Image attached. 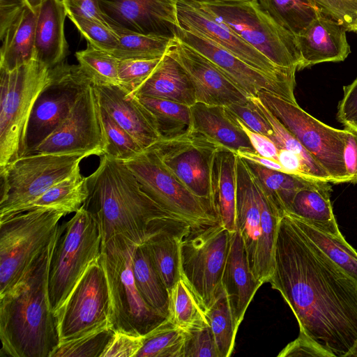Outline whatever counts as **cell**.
<instances>
[{
  "label": "cell",
  "instance_id": "cell-2",
  "mask_svg": "<svg viewBox=\"0 0 357 357\" xmlns=\"http://www.w3.org/2000/svg\"><path fill=\"white\" fill-rule=\"evenodd\" d=\"M87 185L83 206L96 219L102 243L119 235L142 245L159 230L190 226L147 195L123 161L102 155Z\"/></svg>",
  "mask_w": 357,
  "mask_h": 357
},
{
  "label": "cell",
  "instance_id": "cell-40",
  "mask_svg": "<svg viewBox=\"0 0 357 357\" xmlns=\"http://www.w3.org/2000/svg\"><path fill=\"white\" fill-rule=\"evenodd\" d=\"M119 37L117 48L111 54L116 59L161 58L172 46L174 39L132 33H116Z\"/></svg>",
  "mask_w": 357,
  "mask_h": 357
},
{
  "label": "cell",
  "instance_id": "cell-51",
  "mask_svg": "<svg viewBox=\"0 0 357 357\" xmlns=\"http://www.w3.org/2000/svg\"><path fill=\"white\" fill-rule=\"evenodd\" d=\"M144 335L114 331L101 357H136L143 344Z\"/></svg>",
  "mask_w": 357,
  "mask_h": 357
},
{
  "label": "cell",
  "instance_id": "cell-6",
  "mask_svg": "<svg viewBox=\"0 0 357 357\" xmlns=\"http://www.w3.org/2000/svg\"><path fill=\"white\" fill-rule=\"evenodd\" d=\"M188 1L228 26L277 66L298 70L301 56L296 36L277 24L258 0Z\"/></svg>",
  "mask_w": 357,
  "mask_h": 357
},
{
  "label": "cell",
  "instance_id": "cell-41",
  "mask_svg": "<svg viewBox=\"0 0 357 357\" xmlns=\"http://www.w3.org/2000/svg\"><path fill=\"white\" fill-rule=\"evenodd\" d=\"M204 313L220 357H229L234 350L237 331L225 290Z\"/></svg>",
  "mask_w": 357,
  "mask_h": 357
},
{
  "label": "cell",
  "instance_id": "cell-56",
  "mask_svg": "<svg viewBox=\"0 0 357 357\" xmlns=\"http://www.w3.org/2000/svg\"><path fill=\"white\" fill-rule=\"evenodd\" d=\"M349 135L344 150V162L349 183H357V129L344 127Z\"/></svg>",
  "mask_w": 357,
  "mask_h": 357
},
{
  "label": "cell",
  "instance_id": "cell-29",
  "mask_svg": "<svg viewBox=\"0 0 357 357\" xmlns=\"http://www.w3.org/2000/svg\"><path fill=\"white\" fill-rule=\"evenodd\" d=\"M37 12L26 5L0 36V68L12 71L35 59Z\"/></svg>",
  "mask_w": 357,
  "mask_h": 357
},
{
  "label": "cell",
  "instance_id": "cell-48",
  "mask_svg": "<svg viewBox=\"0 0 357 357\" xmlns=\"http://www.w3.org/2000/svg\"><path fill=\"white\" fill-rule=\"evenodd\" d=\"M184 357H220L208 323L186 331Z\"/></svg>",
  "mask_w": 357,
  "mask_h": 357
},
{
  "label": "cell",
  "instance_id": "cell-17",
  "mask_svg": "<svg viewBox=\"0 0 357 357\" xmlns=\"http://www.w3.org/2000/svg\"><path fill=\"white\" fill-rule=\"evenodd\" d=\"M100 107L93 84L81 94L65 121L29 154L104 155Z\"/></svg>",
  "mask_w": 357,
  "mask_h": 357
},
{
  "label": "cell",
  "instance_id": "cell-35",
  "mask_svg": "<svg viewBox=\"0 0 357 357\" xmlns=\"http://www.w3.org/2000/svg\"><path fill=\"white\" fill-rule=\"evenodd\" d=\"M280 26L295 36L302 33L321 14L313 0H258Z\"/></svg>",
  "mask_w": 357,
  "mask_h": 357
},
{
  "label": "cell",
  "instance_id": "cell-60",
  "mask_svg": "<svg viewBox=\"0 0 357 357\" xmlns=\"http://www.w3.org/2000/svg\"><path fill=\"white\" fill-rule=\"evenodd\" d=\"M347 357H357V340L351 350V351L347 355Z\"/></svg>",
  "mask_w": 357,
  "mask_h": 357
},
{
  "label": "cell",
  "instance_id": "cell-39",
  "mask_svg": "<svg viewBox=\"0 0 357 357\" xmlns=\"http://www.w3.org/2000/svg\"><path fill=\"white\" fill-rule=\"evenodd\" d=\"M168 319L185 331L208 324L203 309L182 278L169 291Z\"/></svg>",
  "mask_w": 357,
  "mask_h": 357
},
{
  "label": "cell",
  "instance_id": "cell-31",
  "mask_svg": "<svg viewBox=\"0 0 357 357\" xmlns=\"http://www.w3.org/2000/svg\"><path fill=\"white\" fill-rule=\"evenodd\" d=\"M190 227H169L159 230L142 243L169 290L180 280L181 245Z\"/></svg>",
  "mask_w": 357,
  "mask_h": 357
},
{
  "label": "cell",
  "instance_id": "cell-32",
  "mask_svg": "<svg viewBox=\"0 0 357 357\" xmlns=\"http://www.w3.org/2000/svg\"><path fill=\"white\" fill-rule=\"evenodd\" d=\"M88 195L87 177L81 174L79 167L69 176L55 183L37 199L16 209L7 217L36 209L57 211L66 215L78 211Z\"/></svg>",
  "mask_w": 357,
  "mask_h": 357
},
{
  "label": "cell",
  "instance_id": "cell-25",
  "mask_svg": "<svg viewBox=\"0 0 357 357\" xmlns=\"http://www.w3.org/2000/svg\"><path fill=\"white\" fill-rule=\"evenodd\" d=\"M66 16L61 0H43L37 10L35 59L47 68L63 62L67 54L64 36Z\"/></svg>",
  "mask_w": 357,
  "mask_h": 357
},
{
  "label": "cell",
  "instance_id": "cell-3",
  "mask_svg": "<svg viewBox=\"0 0 357 357\" xmlns=\"http://www.w3.org/2000/svg\"><path fill=\"white\" fill-rule=\"evenodd\" d=\"M58 236L59 227L23 278L0 296V339L6 356L50 357L59 343L48 294L50 265Z\"/></svg>",
  "mask_w": 357,
  "mask_h": 357
},
{
  "label": "cell",
  "instance_id": "cell-55",
  "mask_svg": "<svg viewBox=\"0 0 357 357\" xmlns=\"http://www.w3.org/2000/svg\"><path fill=\"white\" fill-rule=\"evenodd\" d=\"M235 119L249 138L255 151L265 158L278 161V147L276 144L268 137L250 130L238 119Z\"/></svg>",
  "mask_w": 357,
  "mask_h": 357
},
{
  "label": "cell",
  "instance_id": "cell-20",
  "mask_svg": "<svg viewBox=\"0 0 357 357\" xmlns=\"http://www.w3.org/2000/svg\"><path fill=\"white\" fill-rule=\"evenodd\" d=\"M175 38L191 47L209 59L248 98L267 91L291 102L296 83L271 77L250 66L241 59L197 34L178 27Z\"/></svg>",
  "mask_w": 357,
  "mask_h": 357
},
{
  "label": "cell",
  "instance_id": "cell-5",
  "mask_svg": "<svg viewBox=\"0 0 357 357\" xmlns=\"http://www.w3.org/2000/svg\"><path fill=\"white\" fill-rule=\"evenodd\" d=\"M136 245L124 236H114L102 243L100 259L109 294L112 328L144 335L167 318L150 308L136 286L132 269Z\"/></svg>",
  "mask_w": 357,
  "mask_h": 357
},
{
  "label": "cell",
  "instance_id": "cell-53",
  "mask_svg": "<svg viewBox=\"0 0 357 357\" xmlns=\"http://www.w3.org/2000/svg\"><path fill=\"white\" fill-rule=\"evenodd\" d=\"M343 89V98L337 107V119L344 127L357 129V78Z\"/></svg>",
  "mask_w": 357,
  "mask_h": 357
},
{
  "label": "cell",
  "instance_id": "cell-24",
  "mask_svg": "<svg viewBox=\"0 0 357 357\" xmlns=\"http://www.w3.org/2000/svg\"><path fill=\"white\" fill-rule=\"evenodd\" d=\"M236 330L257 289L262 285L250 271L243 238L238 230L231 233L222 277Z\"/></svg>",
  "mask_w": 357,
  "mask_h": 357
},
{
  "label": "cell",
  "instance_id": "cell-27",
  "mask_svg": "<svg viewBox=\"0 0 357 357\" xmlns=\"http://www.w3.org/2000/svg\"><path fill=\"white\" fill-rule=\"evenodd\" d=\"M190 128L232 151H255L250 141L225 106L195 102L190 106Z\"/></svg>",
  "mask_w": 357,
  "mask_h": 357
},
{
  "label": "cell",
  "instance_id": "cell-8",
  "mask_svg": "<svg viewBox=\"0 0 357 357\" xmlns=\"http://www.w3.org/2000/svg\"><path fill=\"white\" fill-rule=\"evenodd\" d=\"M64 215L36 209L0 220V296L26 275L49 245Z\"/></svg>",
  "mask_w": 357,
  "mask_h": 357
},
{
  "label": "cell",
  "instance_id": "cell-10",
  "mask_svg": "<svg viewBox=\"0 0 357 357\" xmlns=\"http://www.w3.org/2000/svg\"><path fill=\"white\" fill-rule=\"evenodd\" d=\"M231 233L220 222L188 231L181 245V278L204 312L224 291L222 277Z\"/></svg>",
  "mask_w": 357,
  "mask_h": 357
},
{
  "label": "cell",
  "instance_id": "cell-58",
  "mask_svg": "<svg viewBox=\"0 0 357 357\" xmlns=\"http://www.w3.org/2000/svg\"><path fill=\"white\" fill-rule=\"evenodd\" d=\"M236 156L245 160L260 165L268 169L284 172L282 165L276 160L265 158L253 151L238 150L234 151ZM285 173V172H284Z\"/></svg>",
  "mask_w": 357,
  "mask_h": 357
},
{
  "label": "cell",
  "instance_id": "cell-1",
  "mask_svg": "<svg viewBox=\"0 0 357 357\" xmlns=\"http://www.w3.org/2000/svg\"><path fill=\"white\" fill-rule=\"evenodd\" d=\"M292 310L300 331L335 357L357 340V282L334 264L284 213L268 280Z\"/></svg>",
  "mask_w": 357,
  "mask_h": 357
},
{
  "label": "cell",
  "instance_id": "cell-37",
  "mask_svg": "<svg viewBox=\"0 0 357 357\" xmlns=\"http://www.w3.org/2000/svg\"><path fill=\"white\" fill-rule=\"evenodd\" d=\"M137 98L153 115L162 138L178 135L190 128V106L162 98Z\"/></svg>",
  "mask_w": 357,
  "mask_h": 357
},
{
  "label": "cell",
  "instance_id": "cell-33",
  "mask_svg": "<svg viewBox=\"0 0 357 357\" xmlns=\"http://www.w3.org/2000/svg\"><path fill=\"white\" fill-rule=\"evenodd\" d=\"M132 269L144 301L155 312L168 318L169 292L144 244L137 245L134 249Z\"/></svg>",
  "mask_w": 357,
  "mask_h": 357
},
{
  "label": "cell",
  "instance_id": "cell-45",
  "mask_svg": "<svg viewBox=\"0 0 357 357\" xmlns=\"http://www.w3.org/2000/svg\"><path fill=\"white\" fill-rule=\"evenodd\" d=\"M114 331L110 326L59 342L50 357H101Z\"/></svg>",
  "mask_w": 357,
  "mask_h": 357
},
{
  "label": "cell",
  "instance_id": "cell-9",
  "mask_svg": "<svg viewBox=\"0 0 357 357\" xmlns=\"http://www.w3.org/2000/svg\"><path fill=\"white\" fill-rule=\"evenodd\" d=\"M102 238L93 216L82 206L59 226L48 280L51 309L54 313L64 303L88 266L101 255Z\"/></svg>",
  "mask_w": 357,
  "mask_h": 357
},
{
  "label": "cell",
  "instance_id": "cell-11",
  "mask_svg": "<svg viewBox=\"0 0 357 357\" xmlns=\"http://www.w3.org/2000/svg\"><path fill=\"white\" fill-rule=\"evenodd\" d=\"M258 97L324 169L332 183H349L344 162L347 128L331 127L305 112L296 102L269 91H261Z\"/></svg>",
  "mask_w": 357,
  "mask_h": 357
},
{
  "label": "cell",
  "instance_id": "cell-42",
  "mask_svg": "<svg viewBox=\"0 0 357 357\" xmlns=\"http://www.w3.org/2000/svg\"><path fill=\"white\" fill-rule=\"evenodd\" d=\"M79 65L93 84L119 85V59L112 54L88 43L87 47L77 52Z\"/></svg>",
  "mask_w": 357,
  "mask_h": 357
},
{
  "label": "cell",
  "instance_id": "cell-30",
  "mask_svg": "<svg viewBox=\"0 0 357 357\" xmlns=\"http://www.w3.org/2000/svg\"><path fill=\"white\" fill-rule=\"evenodd\" d=\"M329 183L321 181L301 189L296 194L287 213L323 232L342 238L343 236L333 212L330 198L332 189Z\"/></svg>",
  "mask_w": 357,
  "mask_h": 357
},
{
  "label": "cell",
  "instance_id": "cell-61",
  "mask_svg": "<svg viewBox=\"0 0 357 357\" xmlns=\"http://www.w3.org/2000/svg\"><path fill=\"white\" fill-rule=\"evenodd\" d=\"M195 2H215L224 1H253V0H190Z\"/></svg>",
  "mask_w": 357,
  "mask_h": 357
},
{
  "label": "cell",
  "instance_id": "cell-36",
  "mask_svg": "<svg viewBox=\"0 0 357 357\" xmlns=\"http://www.w3.org/2000/svg\"><path fill=\"white\" fill-rule=\"evenodd\" d=\"M301 230L334 264L357 282V252L344 237L328 234L288 213Z\"/></svg>",
  "mask_w": 357,
  "mask_h": 357
},
{
  "label": "cell",
  "instance_id": "cell-14",
  "mask_svg": "<svg viewBox=\"0 0 357 357\" xmlns=\"http://www.w3.org/2000/svg\"><path fill=\"white\" fill-rule=\"evenodd\" d=\"M110 314L107 281L100 257L88 266L54 312L59 342L111 326Z\"/></svg>",
  "mask_w": 357,
  "mask_h": 357
},
{
  "label": "cell",
  "instance_id": "cell-49",
  "mask_svg": "<svg viewBox=\"0 0 357 357\" xmlns=\"http://www.w3.org/2000/svg\"><path fill=\"white\" fill-rule=\"evenodd\" d=\"M323 15L343 26L347 31L357 22V0H313Z\"/></svg>",
  "mask_w": 357,
  "mask_h": 357
},
{
  "label": "cell",
  "instance_id": "cell-50",
  "mask_svg": "<svg viewBox=\"0 0 357 357\" xmlns=\"http://www.w3.org/2000/svg\"><path fill=\"white\" fill-rule=\"evenodd\" d=\"M225 107L250 130L266 135L273 140L274 133L271 126L250 98L245 102Z\"/></svg>",
  "mask_w": 357,
  "mask_h": 357
},
{
  "label": "cell",
  "instance_id": "cell-47",
  "mask_svg": "<svg viewBox=\"0 0 357 357\" xmlns=\"http://www.w3.org/2000/svg\"><path fill=\"white\" fill-rule=\"evenodd\" d=\"M161 59H119V85L133 93L151 75Z\"/></svg>",
  "mask_w": 357,
  "mask_h": 357
},
{
  "label": "cell",
  "instance_id": "cell-16",
  "mask_svg": "<svg viewBox=\"0 0 357 357\" xmlns=\"http://www.w3.org/2000/svg\"><path fill=\"white\" fill-rule=\"evenodd\" d=\"M222 148L191 128L178 135L162 138L150 147L194 195L209 204L211 163Z\"/></svg>",
  "mask_w": 357,
  "mask_h": 357
},
{
  "label": "cell",
  "instance_id": "cell-59",
  "mask_svg": "<svg viewBox=\"0 0 357 357\" xmlns=\"http://www.w3.org/2000/svg\"><path fill=\"white\" fill-rule=\"evenodd\" d=\"M43 0H26L27 4L35 11L37 12Z\"/></svg>",
  "mask_w": 357,
  "mask_h": 357
},
{
  "label": "cell",
  "instance_id": "cell-26",
  "mask_svg": "<svg viewBox=\"0 0 357 357\" xmlns=\"http://www.w3.org/2000/svg\"><path fill=\"white\" fill-rule=\"evenodd\" d=\"M236 161L234 151L222 148L213 156L210 174L211 207L231 233L236 231Z\"/></svg>",
  "mask_w": 357,
  "mask_h": 357
},
{
  "label": "cell",
  "instance_id": "cell-34",
  "mask_svg": "<svg viewBox=\"0 0 357 357\" xmlns=\"http://www.w3.org/2000/svg\"><path fill=\"white\" fill-rule=\"evenodd\" d=\"M246 162L268 199L283 215L289 211L298 191L321 182L272 170L248 160Z\"/></svg>",
  "mask_w": 357,
  "mask_h": 357
},
{
  "label": "cell",
  "instance_id": "cell-22",
  "mask_svg": "<svg viewBox=\"0 0 357 357\" xmlns=\"http://www.w3.org/2000/svg\"><path fill=\"white\" fill-rule=\"evenodd\" d=\"M93 86L100 107L142 149L150 148L162 139L153 115L130 91L121 85Z\"/></svg>",
  "mask_w": 357,
  "mask_h": 357
},
{
  "label": "cell",
  "instance_id": "cell-19",
  "mask_svg": "<svg viewBox=\"0 0 357 357\" xmlns=\"http://www.w3.org/2000/svg\"><path fill=\"white\" fill-rule=\"evenodd\" d=\"M178 0H98L104 18L116 33L175 39Z\"/></svg>",
  "mask_w": 357,
  "mask_h": 357
},
{
  "label": "cell",
  "instance_id": "cell-12",
  "mask_svg": "<svg viewBox=\"0 0 357 357\" xmlns=\"http://www.w3.org/2000/svg\"><path fill=\"white\" fill-rule=\"evenodd\" d=\"M142 190L192 229L220 222L210 204L194 195L150 148L124 162Z\"/></svg>",
  "mask_w": 357,
  "mask_h": 357
},
{
  "label": "cell",
  "instance_id": "cell-15",
  "mask_svg": "<svg viewBox=\"0 0 357 357\" xmlns=\"http://www.w3.org/2000/svg\"><path fill=\"white\" fill-rule=\"evenodd\" d=\"M50 70V79L38 95L29 118L25 155L65 121L81 94L93 84L79 64L63 61Z\"/></svg>",
  "mask_w": 357,
  "mask_h": 357
},
{
  "label": "cell",
  "instance_id": "cell-54",
  "mask_svg": "<svg viewBox=\"0 0 357 357\" xmlns=\"http://www.w3.org/2000/svg\"><path fill=\"white\" fill-rule=\"evenodd\" d=\"M68 15H75L109 26L101 12L98 0H61Z\"/></svg>",
  "mask_w": 357,
  "mask_h": 357
},
{
  "label": "cell",
  "instance_id": "cell-23",
  "mask_svg": "<svg viewBox=\"0 0 357 357\" xmlns=\"http://www.w3.org/2000/svg\"><path fill=\"white\" fill-rule=\"evenodd\" d=\"M346 31L340 24L320 14L296 36L301 56L298 70L320 63L344 61L351 52Z\"/></svg>",
  "mask_w": 357,
  "mask_h": 357
},
{
  "label": "cell",
  "instance_id": "cell-44",
  "mask_svg": "<svg viewBox=\"0 0 357 357\" xmlns=\"http://www.w3.org/2000/svg\"><path fill=\"white\" fill-rule=\"evenodd\" d=\"M100 115L105 138L104 155L126 162L144 151L137 141L102 107Z\"/></svg>",
  "mask_w": 357,
  "mask_h": 357
},
{
  "label": "cell",
  "instance_id": "cell-13",
  "mask_svg": "<svg viewBox=\"0 0 357 357\" xmlns=\"http://www.w3.org/2000/svg\"><path fill=\"white\" fill-rule=\"evenodd\" d=\"M86 157L84 154H29L0 168V219L69 176Z\"/></svg>",
  "mask_w": 357,
  "mask_h": 357
},
{
  "label": "cell",
  "instance_id": "cell-21",
  "mask_svg": "<svg viewBox=\"0 0 357 357\" xmlns=\"http://www.w3.org/2000/svg\"><path fill=\"white\" fill-rule=\"evenodd\" d=\"M170 50L193 85L196 102L228 106L248 97L209 59L175 38Z\"/></svg>",
  "mask_w": 357,
  "mask_h": 357
},
{
  "label": "cell",
  "instance_id": "cell-52",
  "mask_svg": "<svg viewBox=\"0 0 357 357\" xmlns=\"http://www.w3.org/2000/svg\"><path fill=\"white\" fill-rule=\"evenodd\" d=\"M278 357H335L316 341L303 332L278 354Z\"/></svg>",
  "mask_w": 357,
  "mask_h": 357
},
{
  "label": "cell",
  "instance_id": "cell-28",
  "mask_svg": "<svg viewBox=\"0 0 357 357\" xmlns=\"http://www.w3.org/2000/svg\"><path fill=\"white\" fill-rule=\"evenodd\" d=\"M132 93L137 97L162 98L190 107L196 102L191 80L170 48L151 75Z\"/></svg>",
  "mask_w": 357,
  "mask_h": 357
},
{
  "label": "cell",
  "instance_id": "cell-43",
  "mask_svg": "<svg viewBox=\"0 0 357 357\" xmlns=\"http://www.w3.org/2000/svg\"><path fill=\"white\" fill-rule=\"evenodd\" d=\"M263 116L267 119L273 130V141L278 149H286L302 158L320 181L332 183L324 169L314 159L299 141L268 110L258 96L249 97Z\"/></svg>",
  "mask_w": 357,
  "mask_h": 357
},
{
  "label": "cell",
  "instance_id": "cell-7",
  "mask_svg": "<svg viewBox=\"0 0 357 357\" xmlns=\"http://www.w3.org/2000/svg\"><path fill=\"white\" fill-rule=\"evenodd\" d=\"M50 75L36 59L12 71L0 68V168L25 155L32 109Z\"/></svg>",
  "mask_w": 357,
  "mask_h": 357
},
{
  "label": "cell",
  "instance_id": "cell-46",
  "mask_svg": "<svg viewBox=\"0 0 357 357\" xmlns=\"http://www.w3.org/2000/svg\"><path fill=\"white\" fill-rule=\"evenodd\" d=\"M88 43L112 53L118 47L119 35L109 26L98 22L75 15H68Z\"/></svg>",
  "mask_w": 357,
  "mask_h": 357
},
{
  "label": "cell",
  "instance_id": "cell-57",
  "mask_svg": "<svg viewBox=\"0 0 357 357\" xmlns=\"http://www.w3.org/2000/svg\"><path fill=\"white\" fill-rule=\"evenodd\" d=\"M26 5V0H0V36Z\"/></svg>",
  "mask_w": 357,
  "mask_h": 357
},
{
  "label": "cell",
  "instance_id": "cell-62",
  "mask_svg": "<svg viewBox=\"0 0 357 357\" xmlns=\"http://www.w3.org/2000/svg\"><path fill=\"white\" fill-rule=\"evenodd\" d=\"M351 31H354L357 33V22L356 24L351 28Z\"/></svg>",
  "mask_w": 357,
  "mask_h": 357
},
{
  "label": "cell",
  "instance_id": "cell-38",
  "mask_svg": "<svg viewBox=\"0 0 357 357\" xmlns=\"http://www.w3.org/2000/svg\"><path fill=\"white\" fill-rule=\"evenodd\" d=\"M186 331L168 318L144 335L136 357H184Z\"/></svg>",
  "mask_w": 357,
  "mask_h": 357
},
{
  "label": "cell",
  "instance_id": "cell-4",
  "mask_svg": "<svg viewBox=\"0 0 357 357\" xmlns=\"http://www.w3.org/2000/svg\"><path fill=\"white\" fill-rule=\"evenodd\" d=\"M282 214L270 202L243 158L237 156L236 225L251 272L262 284L272 271L274 245Z\"/></svg>",
  "mask_w": 357,
  "mask_h": 357
},
{
  "label": "cell",
  "instance_id": "cell-18",
  "mask_svg": "<svg viewBox=\"0 0 357 357\" xmlns=\"http://www.w3.org/2000/svg\"><path fill=\"white\" fill-rule=\"evenodd\" d=\"M178 26L227 50L253 68L278 79L296 83V68H280L252 47L226 24L188 0H178Z\"/></svg>",
  "mask_w": 357,
  "mask_h": 357
}]
</instances>
